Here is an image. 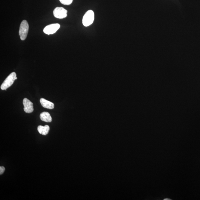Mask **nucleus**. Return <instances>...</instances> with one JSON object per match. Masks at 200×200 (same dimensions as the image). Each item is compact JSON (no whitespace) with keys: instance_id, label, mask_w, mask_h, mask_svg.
<instances>
[{"instance_id":"f257e3e1","label":"nucleus","mask_w":200,"mask_h":200,"mask_svg":"<svg viewBox=\"0 0 200 200\" xmlns=\"http://www.w3.org/2000/svg\"><path fill=\"white\" fill-rule=\"evenodd\" d=\"M17 79V78L16 77V73L14 72H12L7 77L1 85V89L2 90H6L7 89L13 84L14 81Z\"/></svg>"},{"instance_id":"f03ea898","label":"nucleus","mask_w":200,"mask_h":200,"mask_svg":"<svg viewBox=\"0 0 200 200\" xmlns=\"http://www.w3.org/2000/svg\"><path fill=\"white\" fill-rule=\"evenodd\" d=\"M29 28V24L27 21H22L20 24L19 30V35L21 40H24L26 39L28 33Z\"/></svg>"},{"instance_id":"7ed1b4c3","label":"nucleus","mask_w":200,"mask_h":200,"mask_svg":"<svg viewBox=\"0 0 200 200\" xmlns=\"http://www.w3.org/2000/svg\"><path fill=\"white\" fill-rule=\"evenodd\" d=\"M95 15L93 11L89 10L85 13L83 17L82 23L84 26L87 27L93 23Z\"/></svg>"},{"instance_id":"20e7f679","label":"nucleus","mask_w":200,"mask_h":200,"mask_svg":"<svg viewBox=\"0 0 200 200\" xmlns=\"http://www.w3.org/2000/svg\"><path fill=\"white\" fill-rule=\"evenodd\" d=\"M68 11L62 7H57L54 9L53 13L55 18L58 19H63L67 16Z\"/></svg>"},{"instance_id":"39448f33","label":"nucleus","mask_w":200,"mask_h":200,"mask_svg":"<svg viewBox=\"0 0 200 200\" xmlns=\"http://www.w3.org/2000/svg\"><path fill=\"white\" fill-rule=\"evenodd\" d=\"M60 25L59 24L54 23L48 25L46 26L43 29V32L46 34H53L57 32L59 29Z\"/></svg>"},{"instance_id":"423d86ee","label":"nucleus","mask_w":200,"mask_h":200,"mask_svg":"<svg viewBox=\"0 0 200 200\" xmlns=\"http://www.w3.org/2000/svg\"><path fill=\"white\" fill-rule=\"evenodd\" d=\"M23 103L24 106V110L27 113L33 112L34 110L33 103L30 101L28 99L25 98L23 99Z\"/></svg>"},{"instance_id":"0eeeda50","label":"nucleus","mask_w":200,"mask_h":200,"mask_svg":"<svg viewBox=\"0 0 200 200\" xmlns=\"http://www.w3.org/2000/svg\"><path fill=\"white\" fill-rule=\"evenodd\" d=\"M40 101L42 106L43 107L50 110L54 108V105L52 102L48 101L43 98L40 99Z\"/></svg>"},{"instance_id":"6e6552de","label":"nucleus","mask_w":200,"mask_h":200,"mask_svg":"<svg viewBox=\"0 0 200 200\" xmlns=\"http://www.w3.org/2000/svg\"><path fill=\"white\" fill-rule=\"evenodd\" d=\"M40 117L42 121L45 122H51L52 121V118L49 113L47 112H43L41 113L40 115Z\"/></svg>"},{"instance_id":"1a4fd4ad","label":"nucleus","mask_w":200,"mask_h":200,"mask_svg":"<svg viewBox=\"0 0 200 200\" xmlns=\"http://www.w3.org/2000/svg\"><path fill=\"white\" fill-rule=\"evenodd\" d=\"M50 130V127L48 125H46L44 127L42 126H39L37 127V131L39 133L43 135H47Z\"/></svg>"},{"instance_id":"9d476101","label":"nucleus","mask_w":200,"mask_h":200,"mask_svg":"<svg viewBox=\"0 0 200 200\" xmlns=\"http://www.w3.org/2000/svg\"><path fill=\"white\" fill-rule=\"evenodd\" d=\"M61 4L64 5H70L72 3L73 0H59Z\"/></svg>"},{"instance_id":"9b49d317","label":"nucleus","mask_w":200,"mask_h":200,"mask_svg":"<svg viewBox=\"0 0 200 200\" xmlns=\"http://www.w3.org/2000/svg\"><path fill=\"white\" fill-rule=\"evenodd\" d=\"M5 170V168L4 166H1L0 167V175H1L3 174Z\"/></svg>"},{"instance_id":"f8f14e48","label":"nucleus","mask_w":200,"mask_h":200,"mask_svg":"<svg viewBox=\"0 0 200 200\" xmlns=\"http://www.w3.org/2000/svg\"><path fill=\"white\" fill-rule=\"evenodd\" d=\"M164 200H171L170 199H165Z\"/></svg>"}]
</instances>
